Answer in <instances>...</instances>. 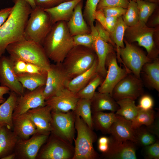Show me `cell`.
<instances>
[{"label": "cell", "mask_w": 159, "mask_h": 159, "mask_svg": "<svg viewBox=\"0 0 159 159\" xmlns=\"http://www.w3.org/2000/svg\"><path fill=\"white\" fill-rule=\"evenodd\" d=\"M42 46L50 60L55 63H62L74 46L67 21H60L53 24Z\"/></svg>", "instance_id": "obj_2"}, {"label": "cell", "mask_w": 159, "mask_h": 159, "mask_svg": "<svg viewBox=\"0 0 159 159\" xmlns=\"http://www.w3.org/2000/svg\"><path fill=\"white\" fill-rule=\"evenodd\" d=\"M97 59L92 49L75 45L67 53L62 64L71 80L89 69Z\"/></svg>", "instance_id": "obj_4"}, {"label": "cell", "mask_w": 159, "mask_h": 159, "mask_svg": "<svg viewBox=\"0 0 159 159\" xmlns=\"http://www.w3.org/2000/svg\"><path fill=\"white\" fill-rule=\"evenodd\" d=\"M132 0V1H135V2H136V1L138 0Z\"/></svg>", "instance_id": "obj_61"}, {"label": "cell", "mask_w": 159, "mask_h": 159, "mask_svg": "<svg viewBox=\"0 0 159 159\" xmlns=\"http://www.w3.org/2000/svg\"><path fill=\"white\" fill-rule=\"evenodd\" d=\"M122 17L127 26L136 25L139 20L138 11L136 2L129 1V4L125 13Z\"/></svg>", "instance_id": "obj_39"}, {"label": "cell", "mask_w": 159, "mask_h": 159, "mask_svg": "<svg viewBox=\"0 0 159 159\" xmlns=\"http://www.w3.org/2000/svg\"><path fill=\"white\" fill-rule=\"evenodd\" d=\"M92 114L93 129L100 130L103 133L110 134V127L117 118L115 113L100 111Z\"/></svg>", "instance_id": "obj_29"}, {"label": "cell", "mask_w": 159, "mask_h": 159, "mask_svg": "<svg viewBox=\"0 0 159 159\" xmlns=\"http://www.w3.org/2000/svg\"><path fill=\"white\" fill-rule=\"evenodd\" d=\"M154 32V29L148 27L146 24L139 22L135 25L128 26L124 36L128 42H136L139 46L144 47L148 56L153 60L157 58L158 54L153 40Z\"/></svg>", "instance_id": "obj_8"}, {"label": "cell", "mask_w": 159, "mask_h": 159, "mask_svg": "<svg viewBox=\"0 0 159 159\" xmlns=\"http://www.w3.org/2000/svg\"><path fill=\"white\" fill-rule=\"evenodd\" d=\"M44 86H40L18 97L13 116L23 114L30 109L45 105Z\"/></svg>", "instance_id": "obj_16"}, {"label": "cell", "mask_w": 159, "mask_h": 159, "mask_svg": "<svg viewBox=\"0 0 159 159\" xmlns=\"http://www.w3.org/2000/svg\"><path fill=\"white\" fill-rule=\"evenodd\" d=\"M74 111L93 130L91 100L80 98Z\"/></svg>", "instance_id": "obj_33"}, {"label": "cell", "mask_w": 159, "mask_h": 159, "mask_svg": "<svg viewBox=\"0 0 159 159\" xmlns=\"http://www.w3.org/2000/svg\"><path fill=\"white\" fill-rule=\"evenodd\" d=\"M53 24L43 9L37 6L32 9L24 29L25 39L42 45Z\"/></svg>", "instance_id": "obj_6"}, {"label": "cell", "mask_w": 159, "mask_h": 159, "mask_svg": "<svg viewBox=\"0 0 159 159\" xmlns=\"http://www.w3.org/2000/svg\"><path fill=\"white\" fill-rule=\"evenodd\" d=\"M124 48H120L117 51L118 62L122 63L135 77L140 79V74L143 66L152 59L137 47L128 42L125 39Z\"/></svg>", "instance_id": "obj_7"}, {"label": "cell", "mask_w": 159, "mask_h": 159, "mask_svg": "<svg viewBox=\"0 0 159 159\" xmlns=\"http://www.w3.org/2000/svg\"><path fill=\"white\" fill-rule=\"evenodd\" d=\"M109 148L102 153V157L108 159H136V145L130 140L118 141L112 136L109 137Z\"/></svg>", "instance_id": "obj_17"}, {"label": "cell", "mask_w": 159, "mask_h": 159, "mask_svg": "<svg viewBox=\"0 0 159 159\" xmlns=\"http://www.w3.org/2000/svg\"><path fill=\"white\" fill-rule=\"evenodd\" d=\"M26 72L30 73H41L47 72L38 66L33 64L26 63Z\"/></svg>", "instance_id": "obj_50"}, {"label": "cell", "mask_w": 159, "mask_h": 159, "mask_svg": "<svg viewBox=\"0 0 159 159\" xmlns=\"http://www.w3.org/2000/svg\"><path fill=\"white\" fill-rule=\"evenodd\" d=\"M13 132L19 139H26L37 132L36 126L25 113L13 116Z\"/></svg>", "instance_id": "obj_22"}, {"label": "cell", "mask_w": 159, "mask_h": 159, "mask_svg": "<svg viewBox=\"0 0 159 159\" xmlns=\"http://www.w3.org/2000/svg\"><path fill=\"white\" fill-rule=\"evenodd\" d=\"M105 65L108 67V70L105 79L98 87V92L108 93L111 95L115 85L128 74L131 72L125 67L122 68L119 66L115 52L110 53L107 55Z\"/></svg>", "instance_id": "obj_13"}, {"label": "cell", "mask_w": 159, "mask_h": 159, "mask_svg": "<svg viewBox=\"0 0 159 159\" xmlns=\"http://www.w3.org/2000/svg\"><path fill=\"white\" fill-rule=\"evenodd\" d=\"M52 108L45 105L28 110L26 113L37 127V132L50 133L52 130Z\"/></svg>", "instance_id": "obj_19"}, {"label": "cell", "mask_w": 159, "mask_h": 159, "mask_svg": "<svg viewBox=\"0 0 159 159\" xmlns=\"http://www.w3.org/2000/svg\"><path fill=\"white\" fill-rule=\"evenodd\" d=\"M95 26L98 35L102 38L106 42L111 44L113 46H115L111 39L110 33L97 21Z\"/></svg>", "instance_id": "obj_47"}, {"label": "cell", "mask_w": 159, "mask_h": 159, "mask_svg": "<svg viewBox=\"0 0 159 159\" xmlns=\"http://www.w3.org/2000/svg\"><path fill=\"white\" fill-rule=\"evenodd\" d=\"M83 0H72L62 2L54 7L44 9L49 15L53 24L60 21H68L77 4Z\"/></svg>", "instance_id": "obj_24"}, {"label": "cell", "mask_w": 159, "mask_h": 159, "mask_svg": "<svg viewBox=\"0 0 159 159\" xmlns=\"http://www.w3.org/2000/svg\"><path fill=\"white\" fill-rule=\"evenodd\" d=\"M145 64L141 71L144 73L148 85L151 87L159 91V60L158 58Z\"/></svg>", "instance_id": "obj_31"}, {"label": "cell", "mask_w": 159, "mask_h": 159, "mask_svg": "<svg viewBox=\"0 0 159 159\" xmlns=\"http://www.w3.org/2000/svg\"><path fill=\"white\" fill-rule=\"evenodd\" d=\"M153 23V24L156 25H158L159 23V16H157L154 19Z\"/></svg>", "instance_id": "obj_58"}, {"label": "cell", "mask_w": 159, "mask_h": 159, "mask_svg": "<svg viewBox=\"0 0 159 159\" xmlns=\"http://www.w3.org/2000/svg\"><path fill=\"white\" fill-rule=\"evenodd\" d=\"M139 108L144 110H148L153 109L154 101L152 97L148 95H142L138 105Z\"/></svg>", "instance_id": "obj_45"}, {"label": "cell", "mask_w": 159, "mask_h": 159, "mask_svg": "<svg viewBox=\"0 0 159 159\" xmlns=\"http://www.w3.org/2000/svg\"><path fill=\"white\" fill-rule=\"evenodd\" d=\"M83 0L75 6L72 16L67 22L69 32L72 37L79 34H88L91 32L90 28L83 16Z\"/></svg>", "instance_id": "obj_23"}, {"label": "cell", "mask_w": 159, "mask_h": 159, "mask_svg": "<svg viewBox=\"0 0 159 159\" xmlns=\"http://www.w3.org/2000/svg\"><path fill=\"white\" fill-rule=\"evenodd\" d=\"M13 7H9L0 10V27L4 24L10 14Z\"/></svg>", "instance_id": "obj_51"}, {"label": "cell", "mask_w": 159, "mask_h": 159, "mask_svg": "<svg viewBox=\"0 0 159 159\" xmlns=\"http://www.w3.org/2000/svg\"><path fill=\"white\" fill-rule=\"evenodd\" d=\"M73 37L74 46L81 45L92 49L94 39V33L93 31L88 34L76 35Z\"/></svg>", "instance_id": "obj_41"}, {"label": "cell", "mask_w": 159, "mask_h": 159, "mask_svg": "<svg viewBox=\"0 0 159 159\" xmlns=\"http://www.w3.org/2000/svg\"><path fill=\"white\" fill-rule=\"evenodd\" d=\"M144 157L147 159L159 158V142L157 140L154 143L145 146L143 150Z\"/></svg>", "instance_id": "obj_43"}, {"label": "cell", "mask_w": 159, "mask_h": 159, "mask_svg": "<svg viewBox=\"0 0 159 159\" xmlns=\"http://www.w3.org/2000/svg\"><path fill=\"white\" fill-rule=\"evenodd\" d=\"M19 138L11 129L2 126L0 130V159L12 153Z\"/></svg>", "instance_id": "obj_28"}, {"label": "cell", "mask_w": 159, "mask_h": 159, "mask_svg": "<svg viewBox=\"0 0 159 159\" xmlns=\"http://www.w3.org/2000/svg\"><path fill=\"white\" fill-rule=\"evenodd\" d=\"M14 63L9 56L0 57V85L8 88L20 96L24 93V88L17 78Z\"/></svg>", "instance_id": "obj_14"}, {"label": "cell", "mask_w": 159, "mask_h": 159, "mask_svg": "<svg viewBox=\"0 0 159 159\" xmlns=\"http://www.w3.org/2000/svg\"><path fill=\"white\" fill-rule=\"evenodd\" d=\"M131 73L121 80L113 88L111 95L116 101L125 98L135 100L143 95L142 80Z\"/></svg>", "instance_id": "obj_12"}, {"label": "cell", "mask_w": 159, "mask_h": 159, "mask_svg": "<svg viewBox=\"0 0 159 159\" xmlns=\"http://www.w3.org/2000/svg\"><path fill=\"white\" fill-rule=\"evenodd\" d=\"M116 115V120L110 127L109 134L118 141L130 140L137 145L135 130L132 127L131 121L121 116Z\"/></svg>", "instance_id": "obj_21"}, {"label": "cell", "mask_w": 159, "mask_h": 159, "mask_svg": "<svg viewBox=\"0 0 159 159\" xmlns=\"http://www.w3.org/2000/svg\"><path fill=\"white\" fill-rule=\"evenodd\" d=\"M50 134L37 132L27 139L19 138L15 148L16 156L22 159H35Z\"/></svg>", "instance_id": "obj_15"}, {"label": "cell", "mask_w": 159, "mask_h": 159, "mask_svg": "<svg viewBox=\"0 0 159 159\" xmlns=\"http://www.w3.org/2000/svg\"><path fill=\"white\" fill-rule=\"evenodd\" d=\"M18 96L11 91L7 99L0 105V125L11 129L13 127V114Z\"/></svg>", "instance_id": "obj_27"}, {"label": "cell", "mask_w": 159, "mask_h": 159, "mask_svg": "<svg viewBox=\"0 0 159 159\" xmlns=\"http://www.w3.org/2000/svg\"><path fill=\"white\" fill-rule=\"evenodd\" d=\"M6 51L14 61L21 60L47 71L51 63L42 45L24 39L8 46Z\"/></svg>", "instance_id": "obj_3"}, {"label": "cell", "mask_w": 159, "mask_h": 159, "mask_svg": "<svg viewBox=\"0 0 159 159\" xmlns=\"http://www.w3.org/2000/svg\"><path fill=\"white\" fill-rule=\"evenodd\" d=\"M145 1L152 2L158 4L159 3V0H143Z\"/></svg>", "instance_id": "obj_59"}, {"label": "cell", "mask_w": 159, "mask_h": 159, "mask_svg": "<svg viewBox=\"0 0 159 159\" xmlns=\"http://www.w3.org/2000/svg\"><path fill=\"white\" fill-rule=\"evenodd\" d=\"M158 116L156 117L153 122L150 125L147 126V128L151 132L159 137V120Z\"/></svg>", "instance_id": "obj_52"}, {"label": "cell", "mask_w": 159, "mask_h": 159, "mask_svg": "<svg viewBox=\"0 0 159 159\" xmlns=\"http://www.w3.org/2000/svg\"><path fill=\"white\" fill-rule=\"evenodd\" d=\"M3 126L1 125H0V130L1 128V127L2 126Z\"/></svg>", "instance_id": "obj_62"}, {"label": "cell", "mask_w": 159, "mask_h": 159, "mask_svg": "<svg viewBox=\"0 0 159 159\" xmlns=\"http://www.w3.org/2000/svg\"><path fill=\"white\" fill-rule=\"evenodd\" d=\"M75 128L77 132L74 143V154L72 159H96L98 154L93 147L97 136L82 119L76 115Z\"/></svg>", "instance_id": "obj_5"}, {"label": "cell", "mask_w": 159, "mask_h": 159, "mask_svg": "<svg viewBox=\"0 0 159 159\" xmlns=\"http://www.w3.org/2000/svg\"><path fill=\"white\" fill-rule=\"evenodd\" d=\"M36 6L44 9L55 6L65 0H34Z\"/></svg>", "instance_id": "obj_46"}, {"label": "cell", "mask_w": 159, "mask_h": 159, "mask_svg": "<svg viewBox=\"0 0 159 159\" xmlns=\"http://www.w3.org/2000/svg\"><path fill=\"white\" fill-rule=\"evenodd\" d=\"M38 158L41 159H72L74 147L67 141L51 132Z\"/></svg>", "instance_id": "obj_9"}, {"label": "cell", "mask_w": 159, "mask_h": 159, "mask_svg": "<svg viewBox=\"0 0 159 159\" xmlns=\"http://www.w3.org/2000/svg\"><path fill=\"white\" fill-rule=\"evenodd\" d=\"M109 144L110 143L107 144H98L99 150L102 153H106L109 150Z\"/></svg>", "instance_id": "obj_54"}, {"label": "cell", "mask_w": 159, "mask_h": 159, "mask_svg": "<svg viewBox=\"0 0 159 159\" xmlns=\"http://www.w3.org/2000/svg\"><path fill=\"white\" fill-rule=\"evenodd\" d=\"M155 115L153 109L144 110L140 108L137 115L131 120L132 127L135 129L143 125L148 126L153 122L156 117Z\"/></svg>", "instance_id": "obj_35"}, {"label": "cell", "mask_w": 159, "mask_h": 159, "mask_svg": "<svg viewBox=\"0 0 159 159\" xmlns=\"http://www.w3.org/2000/svg\"><path fill=\"white\" fill-rule=\"evenodd\" d=\"M110 142L109 137L102 136L100 137L98 140V144H109Z\"/></svg>", "instance_id": "obj_55"}, {"label": "cell", "mask_w": 159, "mask_h": 159, "mask_svg": "<svg viewBox=\"0 0 159 159\" xmlns=\"http://www.w3.org/2000/svg\"><path fill=\"white\" fill-rule=\"evenodd\" d=\"M10 90L9 89L6 87L0 85V100H6L4 97V95L9 93Z\"/></svg>", "instance_id": "obj_53"}, {"label": "cell", "mask_w": 159, "mask_h": 159, "mask_svg": "<svg viewBox=\"0 0 159 159\" xmlns=\"http://www.w3.org/2000/svg\"><path fill=\"white\" fill-rule=\"evenodd\" d=\"M104 78L97 74L82 89L76 94L79 98L91 100L96 90L101 84Z\"/></svg>", "instance_id": "obj_36"}, {"label": "cell", "mask_w": 159, "mask_h": 159, "mask_svg": "<svg viewBox=\"0 0 159 159\" xmlns=\"http://www.w3.org/2000/svg\"><path fill=\"white\" fill-rule=\"evenodd\" d=\"M94 18L95 20L98 21L106 30V17L102 9L96 10L94 14Z\"/></svg>", "instance_id": "obj_48"}, {"label": "cell", "mask_w": 159, "mask_h": 159, "mask_svg": "<svg viewBox=\"0 0 159 159\" xmlns=\"http://www.w3.org/2000/svg\"><path fill=\"white\" fill-rule=\"evenodd\" d=\"M5 100H0V104L3 102Z\"/></svg>", "instance_id": "obj_60"}, {"label": "cell", "mask_w": 159, "mask_h": 159, "mask_svg": "<svg viewBox=\"0 0 159 159\" xmlns=\"http://www.w3.org/2000/svg\"><path fill=\"white\" fill-rule=\"evenodd\" d=\"M71 0H65V1H71Z\"/></svg>", "instance_id": "obj_63"}, {"label": "cell", "mask_w": 159, "mask_h": 159, "mask_svg": "<svg viewBox=\"0 0 159 159\" xmlns=\"http://www.w3.org/2000/svg\"><path fill=\"white\" fill-rule=\"evenodd\" d=\"M25 1L30 6L32 9L35 8L36 6L34 0H25Z\"/></svg>", "instance_id": "obj_57"}, {"label": "cell", "mask_w": 159, "mask_h": 159, "mask_svg": "<svg viewBox=\"0 0 159 159\" xmlns=\"http://www.w3.org/2000/svg\"><path fill=\"white\" fill-rule=\"evenodd\" d=\"M138 11L139 22L145 24L157 6V4L143 0L136 1Z\"/></svg>", "instance_id": "obj_38"}, {"label": "cell", "mask_w": 159, "mask_h": 159, "mask_svg": "<svg viewBox=\"0 0 159 159\" xmlns=\"http://www.w3.org/2000/svg\"><path fill=\"white\" fill-rule=\"evenodd\" d=\"M91 100L92 113L105 110L115 113L119 108L116 101L108 93L96 92Z\"/></svg>", "instance_id": "obj_25"}, {"label": "cell", "mask_w": 159, "mask_h": 159, "mask_svg": "<svg viewBox=\"0 0 159 159\" xmlns=\"http://www.w3.org/2000/svg\"><path fill=\"white\" fill-rule=\"evenodd\" d=\"M80 98L76 94L66 88L57 95L45 101V105L52 110L66 112L74 111Z\"/></svg>", "instance_id": "obj_18"}, {"label": "cell", "mask_w": 159, "mask_h": 159, "mask_svg": "<svg viewBox=\"0 0 159 159\" xmlns=\"http://www.w3.org/2000/svg\"><path fill=\"white\" fill-rule=\"evenodd\" d=\"M99 1L100 0H86L83 14L85 21L90 28L95 26L94 15Z\"/></svg>", "instance_id": "obj_40"}, {"label": "cell", "mask_w": 159, "mask_h": 159, "mask_svg": "<svg viewBox=\"0 0 159 159\" xmlns=\"http://www.w3.org/2000/svg\"><path fill=\"white\" fill-rule=\"evenodd\" d=\"M127 9L119 6H112L104 8L102 10L106 17L115 16L118 18L125 12Z\"/></svg>", "instance_id": "obj_44"}, {"label": "cell", "mask_w": 159, "mask_h": 159, "mask_svg": "<svg viewBox=\"0 0 159 159\" xmlns=\"http://www.w3.org/2000/svg\"><path fill=\"white\" fill-rule=\"evenodd\" d=\"M97 59L89 69L80 74L69 81L67 88L76 94L84 87L98 74Z\"/></svg>", "instance_id": "obj_26"}, {"label": "cell", "mask_w": 159, "mask_h": 159, "mask_svg": "<svg viewBox=\"0 0 159 159\" xmlns=\"http://www.w3.org/2000/svg\"><path fill=\"white\" fill-rule=\"evenodd\" d=\"M17 78L24 88L32 91L42 86H45L47 72L30 73L25 72L16 74Z\"/></svg>", "instance_id": "obj_30"}, {"label": "cell", "mask_w": 159, "mask_h": 159, "mask_svg": "<svg viewBox=\"0 0 159 159\" xmlns=\"http://www.w3.org/2000/svg\"><path fill=\"white\" fill-rule=\"evenodd\" d=\"M71 79L63 68L62 63L50 64L47 71V79L43 94L46 101L67 88Z\"/></svg>", "instance_id": "obj_10"}, {"label": "cell", "mask_w": 159, "mask_h": 159, "mask_svg": "<svg viewBox=\"0 0 159 159\" xmlns=\"http://www.w3.org/2000/svg\"><path fill=\"white\" fill-rule=\"evenodd\" d=\"M14 3L9 16L0 27V57L9 44L25 39V26L32 9L25 0H12Z\"/></svg>", "instance_id": "obj_1"}, {"label": "cell", "mask_w": 159, "mask_h": 159, "mask_svg": "<svg viewBox=\"0 0 159 159\" xmlns=\"http://www.w3.org/2000/svg\"><path fill=\"white\" fill-rule=\"evenodd\" d=\"M16 156L15 153H12L3 157L1 159H14Z\"/></svg>", "instance_id": "obj_56"}, {"label": "cell", "mask_w": 159, "mask_h": 159, "mask_svg": "<svg viewBox=\"0 0 159 159\" xmlns=\"http://www.w3.org/2000/svg\"><path fill=\"white\" fill-rule=\"evenodd\" d=\"M134 130L137 145L144 147L154 143L158 140L157 137L147 127L141 126Z\"/></svg>", "instance_id": "obj_37"}, {"label": "cell", "mask_w": 159, "mask_h": 159, "mask_svg": "<svg viewBox=\"0 0 159 159\" xmlns=\"http://www.w3.org/2000/svg\"><path fill=\"white\" fill-rule=\"evenodd\" d=\"M129 4L128 0H100L96 10L112 6H119L127 9Z\"/></svg>", "instance_id": "obj_42"}, {"label": "cell", "mask_w": 159, "mask_h": 159, "mask_svg": "<svg viewBox=\"0 0 159 159\" xmlns=\"http://www.w3.org/2000/svg\"><path fill=\"white\" fill-rule=\"evenodd\" d=\"M128 27L122 16L118 18L114 28L110 34L111 39L116 47V51L120 48L125 47L124 37L125 31Z\"/></svg>", "instance_id": "obj_34"}, {"label": "cell", "mask_w": 159, "mask_h": 159, "mask_svg": "<svg viewBox=\"0 0 159 159\" xmlns=\"http://www.w3.org/2000/svg\"><path fill=\"white\" fill-rule=\"evenodd\" d=\"M26 62L21 60L14 62V69L16 74L26 72Z\"/></svg>", "instance_id": "obj_49"}, {"label": "cell", "mask_w": 159, "mask_h": 159, "mask_svg": "<svg viewBox=\"0 0 159 159\" xmlns=\"http://www.w3.org/2000/svg\"><path fill=\"white\" fill-rule=\"evenodd\" d=\"M92 31L94 33L92 49L96 54L97 59V72L98 74L105 78L107 72L105 67L106 58L109 54L114 52L113 46L105 41L98 35L95 27Z\"/></svg>", "instance_id": "obj_20"}, {"label": "cell", "mask_w": 159, "mask_h": 159, "mask_svg": "<svg viewBox=\"0 0 159 159\" xmlns=\"http://www.w3.org/2000/svg\"><path fill=\"white\" fill-rule=\"evenodd\" d=\"M116 102L119 108L116 111L115 115L131 121L137 115L140 108L135 105L134 100L125 98Z\"/></svg>", "instance_id": "obj_32"}, {"label": "cell", "mask_w": 159, "mask_h": 159, "mask_svg": "<svg viewBox=\"0 0 159 159\" xmlns=\"http://www.w3.org/2000/svg\"><path fill=\"white\" fill-rule=\"evenodd\" d=\"M52 130L51 132L72 144L74 138L76 115L74 111L64 112L52 111Z\"/></svg>", "instance_id": "obj_11"}]
</instances>
